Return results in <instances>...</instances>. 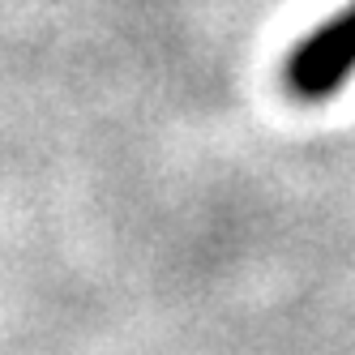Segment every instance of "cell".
Returning <instances> with one entry per match:
<instances>
[{
    "label": "cell",
    "mask_w": 355,
    "mask_h": 355,
    "mask_svg": "<svg viewBox=\"0 0 355 355\" xmlns=\"http://www.w3.org/2000/svg\"><path fill=\"white\" fill-rule=\"evenodd\" d=\"M355 73V0L295 43L287 60V86L300 98H329Z\"/></svg>",
    "instance_id": "1"
}]
</instances>
